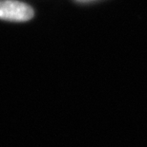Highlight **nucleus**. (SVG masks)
Listing matches in <instances>:
<instances>
[{"label": "nucleus", "instance_id": "obj_1", "mask_svg": "<svg viewBox=\"0 0 147 147\" xmlns=\"http://www.w3.org/2000/svg\"><path fill=\"white\" fill-rule=\"evenodd\" d=\"M34 17V10L29 5L15 0H0V19L24 22Z\"/></svg>", "mask_w": 147, "mask_h": 147}, {"label": "nucleus", "instance_id": "obj_2", "mask_svg": "<svg viewBox=\"0 0 147 147\" xmlns=\"http://www.w3.org/2000/svg\"><path fill=\"white\" fill-rule=\"evenodd\" d=\"M76 1H79V2H90V1H93V0H76Z\"/></svg>", "mask_w": 147, "mask_h": 147}]
</instances>
